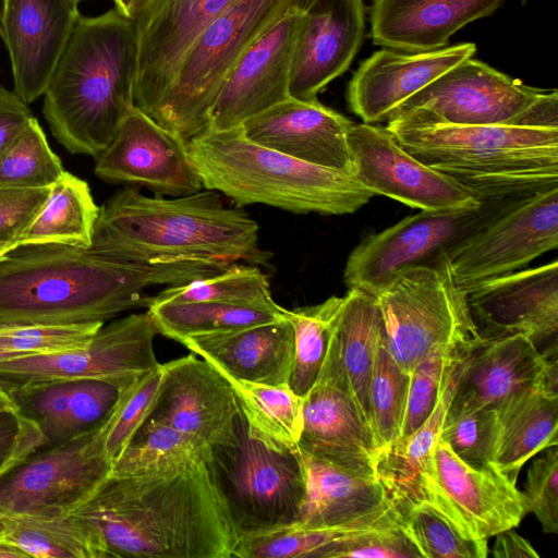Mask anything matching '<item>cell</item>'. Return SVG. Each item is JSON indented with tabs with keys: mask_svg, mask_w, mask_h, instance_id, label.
I'll list each match as a JSON object with an SVG mask.
<instances>
[{
	"mask_svg": "<svg viewBox=\"0 0 558 558\" xmlns=\"http://www.w3.org/2000/svg\"><path fill=\"white\" fill-rule=\"evenodd\" d=\"M158 333L148 312L131 314L104 324L83 347L1 360L0 386L92 379L122 388L160 365L154 349Z\"/></svg>",
	"mask_w": 558,
	"mask_h": 558,
	"instance_id": "obj_12",
	"label": "cell"
},
{
	"mask_svg": "<svg viewBox=\"0 0 558 558\" xmlns=\"http://www.w3.org/2000/svg\"><path fill=\"white\" fill-rule=\"evenodd\" d=\"M148 0H113L114 8L124 16L136 20Z\"/></svg>",
	"mask_w": 558,
	"mask_h": 558,
	"instance_id": "obj_57",
	"label": "cell"
},
{
	"mask_svg": "<svg viewBox=\"0 0 558 558\" xmlns=\"http://www.w3.org/2000/svg\"><path fill=\"white\" fill-rule=\"evenodd\" d=\"M0 32H1V28H0Z\"/></svg>",
	"mask_w": 558,
	"mask_h": 558,
	"instance_id": "obj_64",
	"label": "cell"
},
{
	"mask_svg": "<svg viewBox=\"0 0 558 558\" xmlns=\"http://www.w3.org/2000/svg\"><path fill=\"white\" fill-rule=\"evenodd\" d=\"M348 144L352 174L375 195L421 210L454 209L478 203L458 182L404 150L386 126L353 123Z\"/></svg>",
	"mask_w": 558,
	"mask_h": 558,
	"instance_id": "obj_17",
	"label": "cell"
},
{
	"mask_svg": "<svg viewBox=\"0 0 558 558\" xmlns=\"http://www.w3.org/2000/svg\"><path fill=\"white\" fill-rule=\"evenodd\" d=\"M16 246L12 245V244L0 243V257H2L5 253H8L9 251H11Z\"/></svg>",
	"mask_w": 558,
	"mask_h": 558,
	"instance_id": "obj_60",
	"label": "cell"
},
{
	"mask_svg": "<svg viewBox=\"0 0 558 558\" xmlns=\"http://www.w3.org/2000/svg\"><path fill=\"white\" fill-rule=\"evenodd\" d=\"M45 447L38 425L19 411L0 412V480Z\"/></svg>",
	"mask_w": 558,
	"mask_h": 558,
	"instance_id": "obj_54",
	"label": "cell"
},
{
	"mask_svg": "<svg viewBox=\"0 0 558 558\" xmlns=\"http://www.w3.org/2000/svg\"><path fill=\"white\" fill-rule=\"evenodd\" d=\"M454 387L453 356L433 413L410 436L398 439L379 452L376 475L395 507L424 500L432 474L433 452Z\"/></svg>",
	"mask_w": 558,
	"mask_h": 558,
	"instance_id": "obj_32",
	"label": "cell"
},
{
	"mask_svg": "<svg viewBox=\"0 0 558 558\" xmlns=\"http://www.w3.org/2000/svg\"><path fill=\"white\" fill-rule=\"evenodd\" d=\"M456 387L449 409L494 408L511 393L557 387V349L541 351L525 335L481 336L454 353Z\"/></svg>",
	"mask_w": 558,
	"mask_h": 558,
	"instance_id": "obj_18",
	"label": "cell"
},
{
	"mask_svg": "<svg viewBox=\"0 0 558 558\" xmlns=\"http://www.w3.org/2000/svg\"><path fill=\"white\" fill-rule=\"evenodd\" d=\"M226 378L238 397L248 436L275 451H296L303 426V398L288 384L268 386Z\"/></svg>",
	"mask_w": 558,
	"mask_h": 558,
	"instance_id": "obj_36",
	"label": "cell"
},
{
	"mask_svg": "<svg viewBox=\"0 0 558 558\" xmlns=\"http://www.w3.org/2000/svg\"><path fill=\"white\" fill-rule=\"evenodd\" d=\"M27 555L20 548L0 541V558H26Z\"/></svg>",
	"mask_w": 558,
	"mask_h": 558,
	"instance_id": "obj_58",
	"label": "cell"
},
{
	"mask_svg": "<svg viewBox=\"0 0 558 558\" xmlns=\"http://www.w3.org/2000/svg\"><path fill=\"white\" fill-rule=\"evenodd\" d=\"M452 515L473 537L487 541L514 529L529 512L522 492L492 465L461 460L438 438L425 499Z\"/></svg>",
	"mask_w": 558,
	"mask_h": 558,
	"instance_id": "obj_19",
	"label": "cell"
},
{
	"mask_svg": "<svg viewBox=\"0 0 558 558\" xmlns=\"http://www.w3.org/2000/svg\"><path fill=\"white\" fill-rule=\"evenodd\" d=\"M223 376L268 386L289 385L294 359L291 323L280 319L180 341Z\"/></svg>",
	"mask_w": 558,
	"mask_h": 558,
	"instance_id": "obj_28",
	"label": "cell"
},
{
	"mask_svg": "<svg viewBox=\"0 0 558 558\" xmlns=\"http://www.w3.org/2000/svg\"><path fill=\"white\" fill-rule=\"evenodd\" d=\"M457 348L433 351L411 371L399 439L410 436L433 413Z\"/></svg>",
	"mask_w": 558,
	"mask_h": 558,
	"instance_id": "obj_49",
	"label": "cell"
},
{
	"mask_svg": "<svg viewBox=\"0 0 558 558\" xmlns=\"http://www.w3.org/2000/svg\"><path fill=\"white\" fill-rule=\"evenodd\" d=\"M162 372L159 395L147 418L211 449L233 447L241 411L229 380L194 353L162 364Z\"/></svg>",
	"mask_w": 558,
	"mask_h": 558,
	"instance_id": "obj_20",
	"label": "cell"
},
{
	"mask_svg": "<svg viewBox=\"0 0 558 558\" xmlns=\"http://www.w3.org/2000/svg\"><path fill=\"white\" fill-rule=\"evenodd\" d=\"M72 512L98 529L110 558H232L239 536L207 462L109 475Z\"/></svg>",
	"mask_w": 558,
	"mask_h": 558,
	"instance_id": "obj_2",
	"label": "cell"
},
{
	"mask_svg": "<svg viewBox=\"0 0 558 558\" xmlns=\"http://www.w3.org/2000/svg\"><path fill=\"white\" fill-rule=\"evenodd\" d=\"M320 558H422L399 522L357 532L328 547Z\"/></svg>",
	"mask_w": 558,
	"mask_h": 558,
	"instance_id": "obj_50",
	"label": "cell"
},
{
	"mask_svg": "<svg viewBox=\"0 0 558 558\" xmlns=\"http://www.w3.org/2000/svg\"><path fill=\"white\" fill-rule=\"evenodd\" d=\"M400 146L481 201L558 187V128L387 124Z\"/></svg>",
	"mask_w": 558,
	"mask_h": 558,
	"instance_id": "obj_5",
	"label": "cell"
},
{
	"mask_svg": "<svg viewBox=\"0 0 558 558\" xmlns=\"http://www.w3.org/2000/svg\"><path fill=\"white\" fill-rule=\"evenodd\" d=\"M1 36L13 92L26 104L41 97L80 17L76 0H2Z\"/></svg>",
	"mask_w": 558,
	"mask_h": 558,
	"instance_id": "obj_24",
	"label": "cell"
},
{
	"mask_svg": "<svg viewBox=\"0 0 558 558\" xmlns=\"http://www.w3.org/2000/svg\"><path fill=\"white\" fill-rule=\"evenodd\" d=\"M72 381H43L8 388L17 410L34 421L45 437V447L69 438L68 413Z\"/></svg>",
	"mask_w": 558,
	"mask_h": 558,
	"instance_id": "obj_46",
	"label": "cell"
},
{
	"mask_svg": "<svg viewBox=\"0 0 558 558\" xmlns=\"http://www.w3.org/2000/svg\"><path fill=\"white\" fill-rule=\"evenodd\" d=\"M213 456L209 465L239 536L299 522L306 496L299 450L275 451L251 438L240 412L236 444Z\"/></svg>",
	"mask_w": 558,
	"mask_h": 558,
	"instance_id": "obj_11",
	"label": "cell"
},
{
	"mask_svg": "<svg viewBox=\"0 0 558 558\" xmlns=\"http://www.w3.org/2000/svg\"><path fill=\"white\" fill-rule=\"evenodd\" d=\"M304 1L236 0L193 41L150 118L187 141L206 130L210 109L244 52Z\"/></svg>",
	"mask_w": 558,
	"mask_h": 558,
	"instance_id": "obj_7",
	"label": "cell"
},
{
	"mask_svg": "<svg viewBox=\"0 0 558 558\" xmlns=\"http://www.w3.org/2000/svg\"><path fill=\"white\" fill-rule=\"evenodd\" d=\"M301 9L258 37L234 65L209 113V126L227 130L287 99Z\"/></svg>",
	"mask_w": 558,
	"mask_h": 558,
	"instance_id": "obj_25",
	"label": "cell"
},
{
	"mask_svg": "<svg viewBox=\"0 0 558 558\" xmlns=\"http://www.w3.org/2000/svg\"><path fill=\"white\" fill-rule=\"evenodd\" d=\"M33 118L28 104L0 85V154Z\"/></svg>",
	"mask_w": 558,
	"mask_h": 558,
	"instance_id": "obj_55",
	"label": "cell"
},
{
	"mask_svg": "<svg viewBox=\"0 0 558 558\" xmlns=\"http://www.w3.org/2000/svg\"><path fill=\"white\" fill-rule=\"evenodd\" d=\"M16 356H22V355L0 350V361L5 360V359L16 357Z\"/></svg>",
	"mask_w": 558,
	"mask_h": 558,
	"instance_id": "obj_61",
	"label": "cell"
},
{
	"mask_svg": "<svg viewBox=\"0 0 558 558\" xmlns=\"http://www.w3.org/2000/svg\"><path fill=\"white\" fill-rule=\"evenodd\" d=\"M159 301H215L276 308L266 275L256 266L234 263L225 271L172 286L154 296Z\"/></svg>",
	"mask_w": 558,
	"mask_h": 558,
	"instance_id": "obj_41",
	"label": "cell"
},
{
	"mask_svg": "<svg viewBox=\"0 0 558 558\" xmlns=\"http://www.w3.org/2000/svg\"><path fill=\"white\" fill-rule=\"evenodd\" d=\"M384 333V318L377 298L349 289L333 341L352 395L369 425V380L377 347Z\"/></svg>",
	"mask_w": 558,
	"mask_h": 558,
	"instance_id": "obj_34",
	"label": "cell"
},
{
	"mask_svg": "<svg viewBox=\"0 0 558 558\" xmlns=\"http://www.w3.org/2000/svg\"><path fill=\"white\" fill-rule=\"evenodd\" d=\"M529 512H533L545 533H558V450L553 446L536 459L526 475L522 492Z\"/></svg>",
	"mask_w": 558,
	"mask_h": 558,
	"instance_id": "obj_51",
	"label": "cell"
},
{
	"mask_svg": "<svg viewBox=\"0 0 558 558\" xmlns=\"http://www.w3.org/2000/svg\"><path fill=\"white\" fill-rule=\"evenodd\" d=\"M203 186L238 206L294 214H353L375 194L352 173L308 163L248 140L242 126L207 128L187 141Z\"/></svg>",
	"mask_w": 558,
	"mask_h": 558,
	"instance_id": "obj_6",
	"label": "cell"
},
{
	"mask_svg": "<svg viewBox=\"0 0 558 558\" xmlns=\"http://www.w3.org/2000/svg\"><path fill=\"white\" fill-rule=\"evenodd\" d=\"M98 213L87 182L64 171L50 186L47 199L19 239V245L88 247Z\"/></svg>",
	"mask_w": 558,
	"mask_h": 558,
	"instance_id": "obj_35",
	"label": "cell"
},
{
	"mask_svg": "<svg viewBox=\"0 0 558 558\" xmlns=\"http://www.w3.org/2000/svg\"><path fill=\"white\" fill-rule=\"evenodd\" d=\"M390 523L392 520L387 519L376 523L329 529H305L294 523L275 530L243 534L238 537L232 558H320L328 547L343 538Z\"/></svg>",
	"mask_w": 558,
	"mask_h": 558,
	"instance_id": "obj_42",
	"label": "cell"
},
{
	"mask_svg": "<svg viewBox=\"0 0 558 558\" xmlns=\"http://www.w3.org/2000/svg\"><path fill=\"white\" fill-rule=\"evenodd\" d=\"M410 374L401 369L379 340L368 388L371 425L380 451L400 438Z\"/></svg>",
	"mask_w": 558,
	"mask_h": 558,
	"instance_id": "obj_43",
	"label": "cell"
},
{
	"mask_svg": "<svg viewBox=\"0 0 558 558\" xmlns=\"http://www.w3.org/2000/svg\"><path fill=\"white\" fill-rule=\"evenodd\" d=\"M353 122L320 104L288 97L247 119L245 136L316 166L352 173L348 132Z\"/></svg>",
	"mask_w": 558,
	"mask_h": 558,
	"instance_id": "obj_27",
	"label": "cell"
},
{
	"mask_svg": "<svg viewBox=\"0 0 558 558\" xmlns=\"http://www.w3.org/2000/svg\"><path fill=\"white\" fill-rule=\"evenodd\" d=\"M213 449L168 425L147 418L113 461L110 475L138 476L213 460Z\"/></svg>",
	"mask_w": 558,
	"mask_h": 558,
	"instance_id": "obj_38",
	"label": "cell"
},
{
	"mask_svg": "<svg viewBox=\"0 0 558 558\" xmlns=\"http://www.w3.org/2000/svg\"><path fill=\"white\" fill-rule=\"evenodd\" d=\"M78 3L82 1V0H76Z\"/></svg>",
	"mask_w": 558,
	"mask_h": 558,
	"instance_id": "obj_63",
	"label": "cell"
},
{
	"mask_svg": "<svg viewBox=\"0 0 558 558\" xmlns=\"http://www.w3.org/2000/svg\"><path fill=\"white\" fill-rule=\"evenodd\" d=\"M95 174L108 182L143 185L157 195L181 196L204 186L187 140L138 107L124 116L109 145L96 157Z\"/></svg>",
	"mask_w": 558,
	"mask_h": 558,
	"instance_id": "obj_16",
	"label": "cell"
},
{
	"mask_svg": "<svg viewBox=\"0 0 558 558\" xmlns=\"http://www.w3.org/2000/svg\"><path fill=\"white\" fill-rule=\"evenodd\" d=\"M4 533H5V525L0 518V537H2L4 535Z\"/></svg>",
	"mask_w": 558,
	"mask_h": 558,
	"instance_id": "obj_62",
	"label": "cell"
},
{
	"mask_svg": "<svg viewBox=\"0 0 558 558\" xmlns=\"http://www.w3.org/2000/svg\"><path fill=\"white\" fill-rule=\"evenodd\" d=\"M525 4L529 0H520ZM505 0H373L369 11L374 45L403 51L446 47L466 24L488 16Z\"/></svg>",
	"mask_w": 558,
	"mask_h": 558,
	"instance_id": "obj_29",
	"label": "cell"
},
{
	"mask_svg": "<svg viewBox=\"0 0 558 558\" xmlns=\"http://www.w3.org/2000/svg\"><path fill=\"white\" fill-rule=\"evenodd\" d=\"M387 124L558 128V92L529 86L471 57L403 101Z\"/></svg>",
	"mask_w": 558,
	"mask_h": 558,
	"instance_id": "obj_8",
	"label": "cell"
},
{
	"mask_svg": "<svg viewBox=\"0 0 558 558\" xmlns=\"http://www.w3.org/2000/svg\"><path fill=\"white\" fill-rule=\"evenodd\" d=\"M298 450L350 472L377 476L380 448L352 395L333 338L315 385L303 398Z\"/></svg>",
	"mask_w": 558,
	"mask_h": 558,
	"instance_id": "obj_15",
	"label": "cell"
},
{
	"mask_svg": "<svg viewBox=\"0 0 558 558\" xmlns=\"http://www.w3.org/2000/svg\"><path fill=\"white\" fill-rule=\"evenodd\" d=\"M475 51L473 43L430 51L385 47L364 60L352 75L347 90L350 110L363 123L387 122L403 101Z\"/></svg>",
	"mask_w": 558,
	"mask_h": 558,
	"instance_id": "obj_26",
	"label": "cell"
},
{
	"mask_svg": "<svg viewBox=\"0 0 558 558\" xmlns=\"http://www.w3.org/2000/svg\"><path fill=\"white\" fill-rule=\"evenodd\" d=\"M494 428V408H448L439 438L464 462L485 466L490 465Z\"/></svg>",
	"mask_w": 558,
	"mask_h": 558,
	"instance_id": "obj_48",
	"label": "cell"
},
{
	"mask_svg": "<svg viewBox=\"0 0 558 558\" xmlns=\"http://www.w3.org/2000/svg\"><path fill=\"white\" fill-rule=\"evenodd\" d=\"M344 296H330L324 302L293 310L283 307L294 332V359L289 386L304 398L315 385L326 360Z\"/></svg>",
	"mask_w": 558,
	"mask_h": 558,
	"instance_id": "obj_39",
	"label": "cell"
},
{
	"mask_svg": "<svg viewBox=\"0 0 558 558\" xmlns=\"http://www.w3.org/2000/svg\"><path fill=\"white\" fill-rule=\"evenodd\" d=\"M399 523L422 558H486L487 541L473 537L453 517L429 501L395 507Z\"/></svg>",
	"mask_w": 558,
	"mask_h": 558,
	"instance_id": "obj_40",
	"label": "cell"
},
{
	"mask_svg": "<svg viewBox=\"0 0 558 558\" xmlns=\"http://www.w3.org/2000/svg\"><path fill=\"white\" fill-rule=\"evenodd\" d=\"M492 555L495 558H538L532 544L511 530L496 535Z\"/></svg>",
	"mask_w": 558,
	"mask_h": 558,
	"instance_id": "obj_56",
	"label": "cell"
},
{
	"mask_svg": "<svg viewBox=\"0 0 558 558\" xmlns=\"http://www.w3.org/2000/svg\"><path fill=\"white\" fill-rule=\"evenodd\" d=\"M481 336L522 333L557 347L558 262L485 280L465 291Z\"/></svg>",
	"mask_w": 558,
	"mask_h": 558,
	"instance_id": "obj_22",
	"label": "cell"
},
{
	"mask_svg": "<svg viewBox=\"0 0 558 558\" xmlns=\"http://www.w3.org/2000/svg\"><path fill=\"white\" fill-rule=\"evenodd\" d=\"M120 388L102 380H74L68 413L69 438L99 426L110 413Z\"/></svg>",
	"mask_w": 558,
	"mask_h": 558,
	"instance_id": "obj_52",
	"label": "cell"
},
{
	"mask_svg": "<svg viewBox=\"0 0 558 558\" xmlns=\"http://www.w3.org/2000/svg\"><path fill=\"white\" fill-rule=\"evenodd\" d=\"M64 171L36 118L0 154L1 185L50 187Z\"/></svg>",
	"mask_w": 558,
	"mask_h": 558,
	"instance_id": "obj_44",
	"label": "cell"
},
{
	"mask_svg": "<svg viewBox=\"0 0 558 558\" xmlns=\"http://www.w3.org/2000/svg\"><path fill=\"white\" fill-rule=\"evenodd\" d=\"M50 187H15L0 184V243L19 246V239L34 220Z\"/></svg>",
	"mask_w": 558,
	"mask_h": 558,
	"instance_id": "obj_53",
	"label": "cell"
},
{
	"mask_svg": "<svg viewBox=\"0 0 558 558\" xmlns=\"http://www.w3.org/2000/svg\"><path fill=\"white\" fill-rule=\"evenodd\" d=\"M147 312L159 333L178 342L190 336L244 328L283 317L280 305L270 308L215 301H159L154 298Z\"/></svg>",
	"mask_w": 558,
	"mask_h": 558,
	"instance_id": "obj_37",
	"label": "cell"
},
{
	"mask_svg": "<svg viewBox=\"0 0 558 558\" xmlns=\"http://www.w3.org/2000/svg\"><path fill=\"white\" fill-rule=\"evenodd\" d=\"M232 264H140L63 244L19 245L0 257V327L106 323L148 307L154 286H181Z\"/></svg>",
	"mask_w": 558,
	"mask_h": 558,
	"instance_id": "obj_1",
	"label": "cell"
},
{
	"mask_svg": "<svg viewBox=\"0 0 558 558\" xmlns=\"http://www.w3.org/2000/svg\"><path fill=\"white\" fill-rule=\"evenodd\" d=\"M301 456L306 496L296 525L305 529L345 527L380 522L397 514L377 476L350 472Z\"/></svg>",
	"mask_w": 558,
	"mask_h": 558,
	"instance_id": "obj_30",
	"label": "cell"
},
{
	"mask_svg": "<svg viewBox=\"0 0 558 558\" xmlns=\"http://www.w3.org/2000/svg\"><path fill=\"white\" fill-rule=\"evenodd\" d=\"M236 0H148L135 20L138 68L134 102L149 117L198 35Z\"/></svg>",
	"mask_w": 558,
	"mask_h": 558,
	"instance_id": "obj_23",
	"label": "cell"
},
{
	"mask_svg": "<svg viewBox=\"0 0 558 558\" xmlns=\"http://www.w3.org/2000/svg\"><path fill=\"white\" fill-rule=\"evenodd\" d=\"M162 374L160 364L132 384L120 388L113 408L98 429L104 452L111 463L149 416L159 395Z\"/></svg>",
	"mask_w": 558,
	"mask_h": 558,
	"instance_id": "obj_45",
	"label": "cell"
},
{
	"mask_svg": "<svg viewBox=\"0 0 558 558\" xmlns=\"http://www.w3.org/2000/svg\"><path fill=\"white\" fill-rule=\"evenodd\" d=\"M135 21L116 8L80 15L44 93L43 113L70 153L97 157L135 106Z\"/></svg>",
	"mask_w": 558,
	"mask_h": 558,
	"instance_id": "obj_4",
	"label": "cell"
},
{
	"mask_svg": "<svg viewBox=\"0 0 558 558\" xmlns=\"http://www.w3.org/2000/svg\"><path fill=\"white\" fill-rule=\"evenodd\" d=\"M5 525L1 542L37 558H110L98 529L73 512H10L0 509Z\"/></svg>",
	"mask_w": 558,
	"mask_h": 558,
	"instance_id": "obj_33",
	"label": "cell"
},
{
	"mask_svg": "<svg viewBox=\"0 0 558 558\" xmlns=\"http://www.w3.org/2000/svg\"><path fill=\"white\" fill-rule=\"evenodd\" d=\"M104 324H33L0 327V350L22 356L64 352L88 343Z\"/></svg>",
	"mask_w": 558,
	"mask_h": 558,
	"instance_id": "obj_47",
	"label": "cell"
},
{
	"mask_svg": "<svg viewBox=\"0 0 558 558\" xmlns=\"http://www.w3.org/2000/svg\"><path fill=\"white\" fill-rule=\"evenodd\" d=\"M376 298L388 351L408 374L430 352L478 336L466 292L457 283L447 254L402 270Z\"/></svg>",
	"mask_w": 558,
	"mask_h": 558,
	"instance_id": "obj_9",
	"label": "cell"
},
{
	"mask_svg": "<svg viewBox=\"0 0 558 558\" xmlns=\"http://www.w3.org/2000/svg\"><path fill=\"white\" fill-rule=\"evenodd\" d=\"M99 426L41 448L2 477L0 509L21 513L75 510L111 472Z\"/></svg>",
	"mask_w": 558,
	"mask_h": 558,
	"instance_id": "obj_13",
	"label": "cell"
},
{
	"mask_svg": "<svg viewBox=\"0 0 558 558\" xmlns=\"http://www.w3.org/2000/svg\"><path fill=\"white\" fill-rule=\"evenodd\" d=\"M364 32L363 0H305L295 36L289 96L318 100V94L349 69Z\"/></svg>",
	"mask_w": 558,
	"mask_h": 558,
	"instance_id": "obj_21",
	"label": "cell"
},
{
	"mask_svg": "<svg viewBox=\"0 0 558 558\" xmlns=\"http://www.w3.org/2000/svg\"><path fill=\"white\" fill-rule=\"evenodd\" d=\"M558 247V187L536 193L504 213L447 254L464 290L524 269Z\"/></svg>",
	"mask_w": 558,
	"mask_h": 558,
	"instance_id": "obj_14",
	"label": "cell"
},
{
	"mask_svg": "<svg viewBox=\"0 0 558 558\" xmlns=\"http://www.w3.org/2000/svg\"><path fill=\"white\" fill-rule=\"evenodd\" d=\"M258 232L256 220L239 206H226L217 191L166 198L125 187L99 207L88 248L140 264L265 263Z\"/></svg>",
	"mask_w": 558,
	"mask_h": 558,
	"instance_id": "obj_3",
	"label": "cell"
},
{
	"mask_svg": "<svg viewBox=\"0 0 558 558\" xmlns=\"http://www.w3.org/2000/svg\"><path fill=\"white\" fill-rule=\"evenodd\" d=\"M490 465L517 482L535 453L558 445V390L543 384L515 391L494 407Z\"/></svg>",
	"mask_w": 558,
	"mask_h": 558,
	"instance_id": "obj_31",
	"label": "cell"
},
{
	"mask_svg": "<svg viewBox=\"0 0 558 558\" xmlns=\"http://www.w3.org/2000/svg\"><path fill=\"white\" fill-rule=\"evenodd\" d=\"M17 407L8 390L0 386V412H16Z\"/></svg>",
	"mask_w": 558,
	"mask_h": 558,
	"instance_id": "obj_59",
	"label": "cell"
},
{
	"mask_svg": "<svg viewBox=\"0 0 558 558\" xmlns=\"http://www.w3.org/2000/svg\"><path fill=\"white\" fill-rule=\"evenodd\" d=\"M524 198L481 201L474 206L422 210L378 233L368 234L347 259L344 283L348 289L377 296L399 272L438 262Z\"/></svg>",
	"mask_w": 558,
	"mask_h": 558,
	"instance_id": "obj_10",
	"label": "cell"
}]
</instances>
